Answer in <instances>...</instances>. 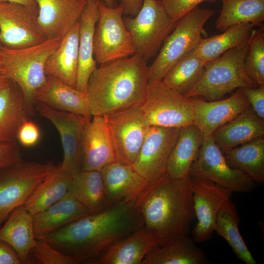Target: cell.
<instances>
[{
  "label": "cell",
  "mask_w": 264,
  "mask_h": 264,
  "mask_svg": "<svg viewBox=\"0 0 264 264\" xmlns=\"http://www.w3.org/2000/svg\"><path fill=\"white\" fill-rule=\"evenodd\" d=\"M62 38L46 39L38 44L19 48L3 46L0 50L3 75L21 90L28 115L35 114L34 94L47 79L44 69L46 62L59 46Z\"/></svg>",
  "instance_id": "obj_4"
},
{
  "label": "cell",
  "mask_w": 264,
  "mask_h": 264,
  "mask_svg": "<svg viewBox=\"0 0 264 264\" xmlns=\"http://www.w3.org/2000/svg\"><path fill=\"white\" fill-rule=\"evenodd\" d=\"M193 99L194 124L203 136L212 134L219 128L250 107L242 88H238L229 97L222 100Z\"/></svg>",
  "instance_id": "obj_18"
},
{
  "label": "cell",
  "mask_w": 264,
  "mask_h": 264,
  "mask_svg": "<svg viewBox=\"0 0 264 264\" xmlns=\"http://www.w3.org/2000/svg\"><path fill=\"white\" fill-rule=\"evenodd\" d=\"M141 107L150 126L180 128L194 124V99L185 97L162 80L149 82Z\"/></svg>",
  "instance_id": "obj_7"
},
{
  "label": "cell",
  "mask_w": 264,
  "mask_h": 264,
  "mask_svg": "<svg viewBox=\"0 0 264 264\" xmlns=\"http://www.w3.org/2000/svg\"><path fill=\"white\" fill-rule=\"evenodd\" d=\"M35 110L49 120L60 133L64 151L60 168L72 176L81 172L82 137L85 127L90 119L81 115L59 111L38 102L35 103Z\"/></svg>",
  "instance_id": "obj_14"
},
{
  "label": "cell",
  "mask_w": 264,
  "mask_h": 264,
  "mask_svg": "<svg viewBox=\"0 0 264 264\" xmlns=\"http://www.w3.org/2000/svg\"><path fill=\"white\" fill-rule=\"evenodd\" d=\"M248 77L259 85H264V35L260 29H253L244 60Z\"/></svg>",
  "instance_id": "obj_38"
},
{
  "label": "cell",
  "mask_w": 264,
  "mask_h": 264,
  "mask_svg": "<svg viewBox=\"0 0 264 264\" xmlns=\"http://www.w3.org/2000/svg\"><path fill=\"white\" fill-rule=\"evenodd\" d=\"M99 18L95 28L93 52L100 64L136 53L132 36L122 17L123 7H111L98 1Z\"/></svg>",
  "instance_id": "obj_10"
},
{
  "label": "cell",
  "mask_w": 264,
  "mask_h": 264,
  "mask_svg": "<svg viewBox=\"0 0 264 264\" xmlns=\"http://www.w3.org/2000/svg\"><path fill=\"white\" fill-rule=\"evenodd\" d=\"M79 23V64L76 88L86 92L88 79L97 68L93 57V39L99 18L98 1L86 0Z\"/></svg>",
  "instance_id": "obj_22"
},
{
  "label": "cell",
  "mask_w": 264,
  "mask_h": 264,
  "mask_svg": "<svg viewBox=\"0 0 264 264\" xmlns=\"http://www.w3.org/2000/svg\"><path fill=\"white\" fill-rule=\"evenodd\" d=\"M88 214L67 191L59 200L32 216L35 237L42 238Z\"/></svg>",
  "instance_id": "obj_24"
},
{
  "label": "cell",
  "mask_w": 264,
  "mask_h": 264,
  "mask_svg": "<svg viewBox=\"0 0 264 264\" xmlns=\"http://www.w3.org/2000/svg\"><path fill=\"white\" fill-rule=\"evenodd\" d=\"M22 262L14 249L0 241V264H21Z\"/></svg>",
  "instance_id": "obj_44"
},
{
  "label": "cell",
  "mask_w": 264,
  "mask_h": 264,
  "mask_svg": "<svg viewBox=\"0 0 264 264\" xmlns=\"http://www.w3.org/2000/svg\"><path fill=\"white\" fill-rule=\"evenodd\" d=\"M82 171H100L117 160L110 130L104 116H93L82 140Z\"/></svg>",
  "instance_id": "obj_19"
},
{
  "label": "cell",
  "mask_w": 264,
  "mask_h": 264,
  "mask_svg": "<svg viewBox=\"0 0 264 264\" xmlns=\"http://www.w3.org/2000/svg\"><path fill=\"white\" fill-rule=\"evenodd\" d=\"M34 101L59 111L91 118L86 92L72 88L57 78L47 76L45 83L35 92Z\"/></svg>",
  "instance_id": "obj_21"
},
{
  "label": "cell",
  "mask_w": 264,
  "mask_h": 264,
  "mask_svg": "<svg viewBox=\"0 0 264 264\" xmlns=\"http://www.w3.org/2000/svg\"><path fill=\"white\" fill-rule=\"evenodd\" d=\"M158 246L154 237L143 226L113 244L90 263L141 264L144 257Z\"/></svg>",
  "instance_id": "obj_23"
},
{
  "label": "cell",
  "mask_w": 264,
  "mask_h": 264,
  "mask_svg": "<svg viewBox=\"0 0 264 264\" xmlns=\"http://www.w3.org/2000/svg\"><path fill=\"white\" fill-rule=\"evenodd\" d=\"M135 201L122 202L101 212L88 214L40 239L78 264L91 262L144 226Z\"/></svg>",
  "instance_id": "obj_1"
},
{
  "label": "cell",
  "mask_w": 264,
  "mask_h": 264,
  "mask_svg": "<svg viewBox=\"0 0 264 264\" xmlns=\"http://www.w3.org/2000/svg\"><path fill=\"white\" fill-rule=\"evenodd\" d=\"M72 175L53 164L44 180L23 205L34 215L61 198L67 192Z\"/></svg>",
  "instance_id": "obj_32"
},
{
  "label": "cell",
  "mask_w": 264,
  "mask_h": 264,
  "mask_svg": "<svg viewBox=\"0 0 264 264\" xmlns=\"http://www.w3.org/2000/svg\"><path fill=\"white\" fill-rule=\"evenodd\" d=\"M79 23L62 39L45 65L47 76L54 77L76 88L79 64Z\"/></svg>",
  "instance_id": "obj_26"
},
{
  "label": "cell",
  "mask_w": 264,
  "mask_h": 264,
  "mask_svg": "<svg viewBox=\"0 0 264 264\" xmlns=\"http://www.w3.org/2000/svg\"><path fill=\"white\" fill-rule=\"evenodd\" d=\"M209 9L196 7L178 19L152 65L148 67L149 82L161 81L170 68L197 46L205 23L215 14Z\"/></svg>",
  "instance_id": "obj_6"
},
{
  "label": "cell",
  "mask_w": 264,
  "mask_h": 264,
  "mask_svg": "<svg viewBox=\"0 0 264 264\" xmlns=\"http://www.w3.org/2000/svg\"><path fill=\"white\" fill-rule=\"evenodd\" d=\"M0 241L11 246L22 262L27 259L37 240L34 233L32 215L23 205L14 209L0 227Z\"/></svg>",
  "instance_id": "obj_29"
},
{
  "label": "cell",
  "mask_w": 264,
  "mask_h": 264,
  "mask_svg": "<svg viewBox=\"0 0 264 264\" xmlns=\"http://www.w3.org/2000/svg\"><path fill=\"white\" fill-rule=\"evenodd\" d=\"M190 184L198 220L192 235L196 242H203L212 237L218 213L231 200L232 192L208 179L191 174Z\"/></svg>",
  "instance_id": "obj_13"
},
{
  "label": "cell",
  "mask_w": 264,
  "mask_h": 264,
  "mask_svg": "<svg viewBox=\"0 0 264 264\" xmlns=\"http://www.w3.org/2000/svg\"><path fill=\"white\" fill-rule=\"evenodd\" d=\"M148 67L137 53L100 64L90 76L86 89L92 116L142 105L149 83Z\"/></svg>",
  "instance_id": "obj_3"
},
{
  "label": "cell",
  "mask_w": 264,
  "mask_h": 264,
  "mask_svg": "<svg viewBox=\"0 0 264 264\" xmlns=\"http://www.w3.org/2000/svg\"><path fill=\"white\" fill-rule=\"evenodd\" d=\"M204 136L195 125L180 128L170 155L166 173L175 178H184L190 174L197 159Z\"/></svg>",
  "instance_id": "obj_27"
},
{
  "label": "cell",
  "mask_w": 264,
  "mask_h": 264,
  "mask_svg": "<svg viewBox=\"0 0 264 264\" xmlns=\"http://www.w3.org/2000/svg\"><path fill=\"white\" fill-rule=\"evenodd\" d=\"M253 27L249 23L236 24L221 34L206 38L202 37L192 51L206 62L213 60L231 48L247 44Z\"/></svg>",
  "instance_id": "obj_33"
},
{
  "label": "cell",
  "mask_w": 264,
  "mask_h": 264,
  "mask_svg": "<svg viewBox=\"0 0 264 264\" xmlns=\"http://www.w3.org/2000/svg\"><path fill=\"white\" fill-rule=\"evenodd\" d=\"M248 44L249 42L231 48L219 57L207 62L202 78L184 96H199L208 101H215L220 99L236 89L258 87L248 77L244 69Z\"/></svg>",
  "instance_id": "obj_5"
},
{
  "label": "cell",
  "mask_w": 264,
  "mask_h": 264,
  "mask_svg": "<svg viewBox=\"0 0 264 264\" xmlns=\"http://www.w3.org/2000/svg\"><path fill=\"white\" fill-rule=\"evenodd\" d=\"M40 135L37 125L33 122L26 119L18 131L17 139L23 146L29 147L38 142Z\"/></svg>",
  "instance_id": "obj_42"
},
{
  "label": "cell",
  "mask_w": 264,
  "mask_h": 264,
  "mask_svg": "<svg viewBox=\"0 0 264 264\" xmlns=\"http://www.w3.org/2000/svg\"><path fill=\"white\" fill-rule=\"evenodd\" d=\"M144 227L159 246L189 235L196 217L190 174L175 178L166 173L149 184L135 201Z\"/></svg>",
  "instance_id": "obj_2"
},
{
  "label": "cell",
  "mask_w": 264,
  "mask_h": 264,
  "mask_svg": "<svg viewBox=\"0 0 264 264\" xmlns=\"http://www.w3.org/2000/svg\"><path fill=\"white\" fill-rule=\"evenodd\" d=\"M38 11L18 3L0 1V42L19 48L44 41L37 22Z\"/></svg>",
  "instance_id": "obj_16"
},
{
  "label": "cell",
  "mask_w": 264,
  "mask_h": 264,
  "mask_svg": "<svg viewBox=\"0 0 264 264\" xmlns=\"http://www.w3.org/2000/svg\"><path fill=\"white\" fill-rule=\"evenodd\" d=\"M138 54L146 61L154 56L177 21L171 19L160 0H143L135 16L123 18Z\"/></svg>",
  "instance_id": "obj_8"
},
{
  "label": "cell",
  "mask_w": 264,
  "mask_h": 264,
  "mask_svg": "<svg viewBox=\"0 0 264 264\" xmlns=\"http://www.w3.org/2000/svg\"><path fill=\"white\" fill-rule=\"evenodd\" d=\"M31 252L34 256L43 264H75L77 262L52 247L44 239H36Z\"/></svg>",
  "instance_id": "obj_39"
},
{
  "label": "cell",
  "mask_w": 264,
  "mask_h": 264,
  "mask_svg": "<svg viewBox=\"0 0 264 264\" xmlns=\"http://www.w3.org/2000/svg\"><path fill=\"white\" fill-rule=\"evenodd\" d=\"M103 116L110 130L117 160L132 165L150 126L141 105Z\"/></svg>",
  "instance_id": "obj_11"
},
{
  "label": "cell",
  "mask_w": 264,
  "mask_h": 264,
  "mask_svg": "<svg viewBox=\"0 0 264 264\" xmlns=\"http://www.w3.org/2000/svg\"><path fill=\"white\" fill-rule=\"evenodd\" d=\"M2 46H3V45H2V44H1V43L0 42V50L1 49Z\"/></svg>",
  "instance_id": "obj_49"
},
{
  "label": "cell",
  "mask_w": 264,
  "mask_h": 264,
  "mask_svg": "<svg viewBox=\"0 0 264 264\" xmlns=\"http://www.w3.org/2000/svg\"><path fill=\"white\" fill-rule=\"evenodd\" d=\"M206 63L191 50L170 68L162 81L184 96L202 78Z\"/></svg>",
  "instance_id": "obj_36"
},
{
  "label": "cell",
  "mask_w": 264,
  "mask_h": 264,
  "mask_svg": "<svg viewBox=\"0 0 264 264\" xmlns=\"http://www.w3.org/2000/svg\"><path fill=\"white\" fill-rule=\"evenodd\" d=\"M228 165L254 182H264V138L260 137L222 153Z\"/></svg>",
  "instance_id": "obj_34"
},
{
  "label": "cell",
  "mask_w": 264,
  "mask_h": 264,
  "mask_svg": "<svg viewBox=\"0 0 264 264\" xmlns=\"http://www.w3.org/2000/svg\"><path fill=\"white\" fill-rule=\"evenodd\" d=\"M143 0H122L123 14L135 16L140 11Z\"/></svg>",
  "instance_id": "obj_45"
},
{
  "label": "cell",
  "mask_w": 264,
  "mask_h": 264,
  "mask_svg": "<svg viewBox=\"0 0 264 264\" xmlns=\"http://www.w3.org/2000/svg\"><path fill=\"white\" fill-rule=\"evenodd\" d=\"M67 191L89 214L101 212L113 206L106 194L100 171H81L73 175Z\"/></svg>",
  "instance_id": "obj_28"
},
{
  "label": "cell",
  "mask_w": 264,
  "mask_h": 264,
  "mask_svg": "<svg viewBox=\"0 0 264 264\" xmlns=\"http://www.w3.org/2000/svg\"><path fill=\"white\" fill-rule=\"evenodd\" d=\"M3 70L1 62L0 61V75H2L3 74Z\"/></svg>",
  "instance_id": "obj_48"
},
{
  "label": "cell",
  "mask_w": 264,
  "mask_h": 264,
  "mask_svg": "<svg viewBox=\"0 0 264 264\" xmlns=\"http://www.w3.org/2000/svg\"><path fill=\"white\" fill-rule=\"evenodd\" d=\"M167 13L174 20L177 21L185 14L204 1L216 0H160Z\"/></svg>",
  "instance_id": "obj_40"
},
{
  "label": "cell",
  "mask_w": 264,
  "mask_h": 264,
  "mask_svg": "<svg viewBox=\"0 0 264 264\" xmlns=\"http://www.w3.org/2000/svg\"><path fill=\"white\" fill-rule=\"evenodd\" d=\"M222 152L264 135V119L250 107L221 126L212 134Z\"/></svg>",
  "instance_id": "obj_25"
},
{
  "label": "cell",
  "mask_w": 264,
  "mask_h": 264,
  "mask_svg": "<svg viewBox=\"0 0 264 264\" xmlns=\"http://www.w3.org/2000/svg\"><path fill=\"white\" fill-rule=\"evenodd\" d=\"M222 9L215 25L220 31L238 24L253 26L264 21V0H221Z\"/></svg>",
  "instance_id": "obj_35"
},
{
  "label": "cell",
  "mask_w": 264,
  "mask_h": 264,
  "mask_svg": "<svg viewBox=\"0 0 264 264\" xmlns=\"http://www.w3.org/2000/svg\"><path fill=\"white\" fill-rule=\"evenodd\" d=\"M243 92L256 114L264 119V85L253 88H243Z\"/></svg>",
  "instance_id": "obj_43"
},
{
  "label": "cell",
  "mask_w": 264,
  "mask_h": 264,
  "mask_svg": "<svg viewBox=\"0 0 264 264\" xmlns=\"http://www.w3.org/2000/svg\"><path fill=\"white\" fill-rule=\"evenodd\" d=\"M107 197L112 205L136 200L149 185L131 165L118 161L100 171Z\"/></svg>",
  "instance_id": "obj_20"
},
{
  "label": "cell",
  "mask_w": 264,
  "mask_h": 264,
  "mask_svg": "<svg viewBox=\"0 0 264 264\" xmlns=\"http://www.w3.org/2000/svg\"><path fill=\"white\" fill-rule=\"evenodd\" d=\"M11 82V81L5 75H0V89L7 86Z\"/></svg>",
  "instance_id": "obj_47"
},
{
  "label": "cell",
  "mask_w": 264,
  "mask_h": 264,
  "mask_svg": "<svg viewBox=\"0 0 264 264\" xmlns=\"http://www.w3.org/2000/svg\"><path fill=\"white\" fill-rule=\"evenodd\" d=\"M195 242L188 235L178 238L155 248L144 257L141 264H207L205 253Z\"/></svg>",
  "instance_id": "obj_31"
},
{
  "label": "cell",
  "mask_w": 264,
  "mask_h": 264,
  "mask_svg": "<svg viewBox=\"0 0 264 264\" xmlns=\"http://www.w3.org/2000/svg\"><path fill=\"white\" fill-rule=\"evenodd\" d=\"M53 164L22 160L0 169V227L14 209L24 204Z\"/></svg>",
  "instance_id": "obj_9"
},
{
  "label": "cell",
  "mask_w": 264,
  "mask_h": 264,
  "mask_svg": "<svg viewBox=\"0 0 264 264\" xmlns=\"http://www.w3.org/2000/svg\"><path fill=\"white\" fill-rule=\"evenodd\" d=\"M0 1H8L23 4L32 10L38 12V6L34 0H0Z\"/></svg>",
  "instance_id": "obj_46"
},
{
  "label": "cell",
  "mask_w": 264,
  "mask_h": 264,
  "mask_svg": "<svg viewBox=\"0 0 264 264\" xmlns=\"http://www.w3.org/2000/svg\"><path fill=\"white\" fill-rule=\"evenodd\" d=\"M190 174L208 179L231 192H250L255 187V182L247 175L228 165L212 134L204 136Z\"/></svg>",
  "instance_id": "obj_12"
},
{
  "label": "cell",
  "mask_w": 264,
  "mask_h": 264,
  "mask_svg": "<svg viewBox=\"0 0 264 264\" xmlns=\"http://www.w3.org/2000/svg\"><path fill=\"white\" fill-rule=\"evenodd\" d=\"M37 22L45 40L63 38L78 22L86 0H34Z\"/></svg>",
  "instance_id": "obj_17"
},
{
  "label": "cell",
  "mask_w": 264,
  "mask_h": 264,
  "mask_svg": "<svg viewBox=\"0 0 264 264\" xmlns=\"http://www.w3.org/2000/svg\"><path fill=\"white\" fill-rule=\"evenodd\" d=\"M240 218L231 200L225 203L217 217L214 231L228 243L237 257L246 264L257 262L245 243L239 230Z\"/></svg>",
  "instance_id": "obj_37"
},
{
  "label": "cell",
  "mask_w": 264,
  "mask_h": 264,
  "mask_svg": "<svg viewBox=\"0 0 264 264\" xmlns=\"http://www.w3.org/2000/svg\"><path fill=\"white\" fill-rule=\"evenodd\" d=\"M22 153L16 141L0 143V169L22 160Z\"/></svg>",
  "instance_id": "obj_41"
},
{
  "label": "cell",
  "mask_w": 264,
  "mask_h": 264,
  "mask_svg": "<svg viewBox=\"0 0 264 264\" xmlns=\"http://www.w3.org/2000/svg\"><path fill=\"white\" fill-rule=\"evenodd\" d=\"M28 116L23 94L11 81L0 89V143L16 141L18 131Z\"/></svg>",
  "instance_id": "obj_30"
},
{
  "label": "cell",
  "mask_w": 264,
  "mask_h": 264,
  "mask_svg": "<svg viewBox=\"0 0 264 264\" xmlns=\"http://www.w3.org/2000/svg\"><path fill=\"white\" fill-rule=\"evenodd\" d=\"M179 129L150 126L138 157L132 165L149 184L166 173L167 163Z\"/></svg>",
  "instance_id": "obj_15"
}]
</instances>
